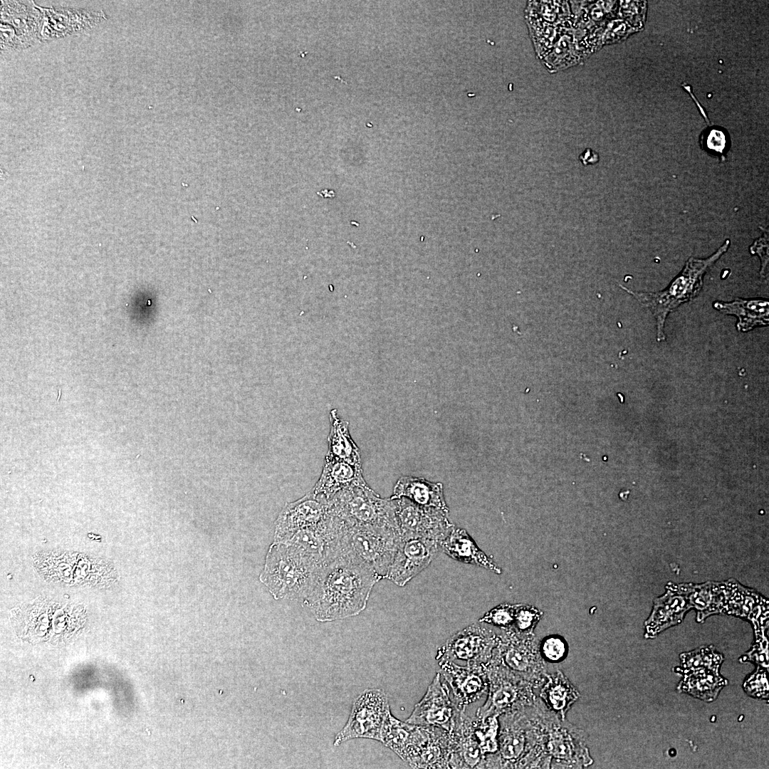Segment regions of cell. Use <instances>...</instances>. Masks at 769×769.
Returning <instances> with one entry per match:
<instances>
[{
	"instance_id": "6da1fadb",
	"label": "cell",
	"mask_w": 769,
	"mask_h": 769,
	"mask_svg": "<svg viewBox=\"0 0 769 769\" xmlns=\"http://www.w3.org/2000/svg\"><path fill=\"white\" fill-rule=\"evenodd\" d=\"M380 580L364 563L338 555L314 572L303 603L319 622L354 617L366 608L372 590Z\"/></svg>"
},
{
	"instance_id": "7a4b0ae2",
	"label": "cell",
	"mask_w": 769,
	"mask_h": 769,
	"mask_svg": "<svg viewBox=\"0 0 769 769\" xmlns=\"http://www.w3.org/2000/svg\"><path fill=\"white\" fill-rule=\"evenodd\" d=\"M730 239L723 244L710 256L705 258L690 257L681 271L664 290L655 292L633 291L624 286L620 287L634 297L644 307L652 313L656 322V340H666L664 325L668 315L681 305L692 300L701 292L703 277L708 270L728 250Z\"/></svg>"
},
{
	"instance_id": "3957f363",
	"label": "cell",
	"mask_w": 769,
	"mask_h": 769,
	"mask_svg": "<svg viewBox=\"0 0 769 769\" xmlns=\"http://www.w3.org/2000/svg\"><path fill=\"white\" fill-rule=\"evenodd\" d=\"M339 520L340 532L338 555L351 557L371 568L381 580L387 578L401 540L399 530L353 525Z\"/></svg>"
},
{
	"instance_id": "277c9868",
	"label": "cell",
	"mask_w": 769,
	"mask_h": 769,
	"mask_svg": "<svg viewBox=\"0 0 769 769\" xmlns=\"http://www.w3.org/2000/svg\"><path fill=\"white\" fill-rule=\"evenodd\" d=\"M318 569L288 543L274 541L260 579L277 600H302Z\"/></svg>"
},
{
	"instance_id": "5b68a950",
	"label": "cell",
	"mask_w": 769,
	"mask_h": 769,
	"mask_svg": "<svg viewBox=\"0 0 769 769\" xmlns=\"http://www.w3.org/2000/svg\"><path fill=\"white\" fill-rule=\"evenodd\" d=\"M329 501L330 513L344 523L399 530L396 499L381 498L367 483L344 489Z\"/></svg>"
},
{
	"instance_id": "8992f818",
	"label": "cell",
	"mask_w": 769,
	"mask_h": 769,
	"mask_svg": "<svg viewBox=\"0 0 769 769\" xmlns=\"http://www.w3.org/2000/svg\"><path fill=\"white\" fill-rule=\"evenodd\" d=\"M389 711L388 699L383 690H365L353 701L349 718L335 736L334 746L358 738L380 741L381 731Z\"/></svg>"
},
{
	"instance_id": "52a82bcc",
	"label": "cell",
	"mask_w": 769,
	"mask_h": 769,
	"mask_svg": "<svg viewBox=\"0 0 769 769\" xmlns=\"http://www.w3.org/2000/svg\"><path fill=\"white\" fill-rule=\"evenodd\" d=\"M486 667L488 679V696L485 703L478 708L476 716H499L507 711L520 708L528 700L525 679L505 667L493 654Z\"/></svg>"
},
{
	"instance_id": "ba28073f",
	"label": "cell",
	"mask_w": 769,
	"mask_h": 769,
	"mask_svg": "<svg viewBox=\"0 0 769 769\" xmlns=\"http://www.w3.org/2000/svg\"><path fill=\"white\" fill-rule=\"evenodd\" d=\"M396 513L401 536H414L441 541L454 526L449 512L419 506L406 498L396 499Z\"/></svg>"
},
{
	"instance_id": "9c48e42d",
	"label": "cell",
	"mask_w": 769,
	"mask_h": 769,
	"mask_svg": "<svg viewBox=\"0 0 769 769\" xmlns=\"http://www.w3.org/2000/svg\"><path fill=\"white\" fill-rule=\"evenodd\" d=\"M498 639L479 622L459 631L437 650L436 659L462 660L468 664H486L491 659Z\"/></svg>"
},
{
	"instance_id": "30bf717a",
	"label": "cell",
	"mask_w": 769,
	"mask_h": 769,
	"mask_svg": "<svg viewBox=\"0 0 769 769\" xmlns=\"http://www.w3.org/2000/svg\"><path fill=\"white\" fill-rule=\"evenodd\" d=\"M441 552V542L420 537L401 536L387 578L403 587L426 569Z\"/></svg>"
},
{
	"instance_id": "8fae6325",
	"label": "cell",
	"mask_w": 769,
	"mask_h": 769,
	"mask_svg": "<svg viewBox=\"0 0 769 769\" xmlns=\"http://www.w3.org/2000/svg\"><path fill=\"white\" fill-rule=\"evenodd\" d=\"M440 674L449 686L452 693V701L461 711L480 699L488 689V679L486 664H468L460 666L455 661L441 659L438 660Z\"/></svg>"
},
{
	"instance_id": "7c38bea8",
	"label": "cell",
	"mask_w": 769,
	"mask_h": 769,
	"mask_svg": "<svg viewBox=\"0 0 769 769\" xmlns=\"http://www.w3.org/2000/svg\"><path fill=\"white\" fill-rule=\"evenodd\" d=\"M329 506L328 499L312 491L287 503L276 520L274 541H286L296 533L317 525L327 517Z\"/></svg>"
},
{
	"instance_id": "4fadbf2b",
	"label": "cell",
	"mask_w": 769,
	"mask_h": 769,
	"mask_svg": "<svg viewBox=\"0 0 769 769\" xmlns=\"http://www.w3.org/2000/svg\"><path fill=\"white\" fill-rule=\"evenodd\" d=\"M447 684L437 673L426 694L414 707L406 722L422 727H438L449 731L459 711L450 698Z\"/></svg>"
},
{
	"instance_id": "5bb4252c",
	"label": "cell",
	"mask_w": 769,
	"mask_h": 769,
	"mask_svg": "<svg viewBox=\"0 0 769 769\" xmlns=\"http://www.w3.org/2000/svg\"><path fill=\"white\" fill-rule=\"evenodd\" d=\"M690 609L683 584L669 583L666 592L654 600L652 612L644 622V637L654 638L667 628L681 623Z\"/></svg>"
},
{
	"instance_id": "9a60e30c",
	"label": "cell",
	"mask_w": 769,
	"mask_h": 769,
	"mask_svg": "<svg viewBox=\"0 0 769 769\" xmlns=\"http://www.w3.org/2000/svg\"><path fill=\"white\" fill-rule=\"evenodd\" d=\"M449 732L453 747L449 768H483L486 755L474 731V718L459 711Z\"/></svg>"
},
{
	"instance_id": "2e32d148",
	"label": "cell",
	"mask_w": 769,
	"mask_h": 769,
	"mask_svg": "<svg viewBox=\"0 0 769 769\" xmlns=\"http://www.w3.org/2000/svg\"><path fill=\"white\" fill-rule=\"evenodd\" d=\"M427 734L426 727L398 720L389 711L381 731L380 742L409 764L417 755Z\"/></svg>"
},
{
	"instance_id": "e0dca14e",
	"label": "cell",
	"mask_w": 769,
	"mask_h": 769,
	"mask_svg": "<svg viewBox=\"0 0 769 769\" xmlns=\"http://www.w3.org/2000/svg\"><path fill=\"white\" fill-rule=\"evenodd\" d=\"M362 472V466L325 458L320 476L311 491L330 500L344 489L367 483Z\"/></svg>"
},
{
	"instance_id": "ac0fdd59",
	"label": "cell",
	"mask_w": 769,
	"mask_h": 769,
	"mask_svg": "<svg viewBox=\"0 0 769 769\" xmlns=\"http://www.w3.org/2000/svg\"><path fill=\"white\" fill-rule=\"evenodd\" d=\"M441 552L457 561L476 565L496 574L502 572L498 565L477 546L465 529L454 525L441 541Z\"/></svg>"
},
{
	"instance_id": "d6986e66",
	"label": "cell",
	"mask_w": 769,
	"mask_h": 769,
	"mask_svg": "<svg viewBox=\"0 0 769 769\" xmlns=\"http://www.w3.org/2000/svg\"><path fill=\"white\" fill-rule=\"evenodd\" d=\"M691 608L696 610L697 622L708 616L726 613L729 595V582H707L703 584L683 583Z\"/></svg>"
},
{
	"instance_id": "ffe728a7",
	"label": "cell",
	"mask_w": 769,
	"mask_h": 769,
	"mask_svg": "<svg viewBox=\"0 0 769 769\" xmlns=\"http://www.w3.org/2000/svg\"><path fill=\"white\" fill-rule=\"evenodd\" d=\"M713 307L724 314L736 317V326L739 332H748L769 324V301L764 298H736L731 302L716 300Z\"/></svg>"
},
{
	"instance_id": "44dd1931",
	"label": "cell",
	"mask_w": 769,
	"mask_h": 769,
	"mask_svg": "<svg viewBox=\"0 0 769 769\" xmlns=\"http://www.w3.org/2000/svg\"><path fill=\"white\" fill-rule=\"evenodd\" d=\"M427 738L415 758L412 768H449L453 747L449 732L438 727H426Z\"/></svg>"
},
{
	"instance_id": "7402d4cb",
	"label": "cell",
	"mask_w": 769,
	"mask_h": 769,
	"mask_svg": "<svg viewBox=\"0 0 769 769\" xmlns=\"http://www.w3.org/2000/svg\"><path fill=\"white\" fill-rule=\"evenodd\" d=\"M402 497L419 506L438 508L449 512L441 483H432L423 478L402 476L396 483L390 498Z\"/></svg>"
},
{
	"instance_id": "603a6c76",
	"label": "cell",
	"mask_w": 769,
	"mask_h": 769,
	"mask_svg": "<svg viewBox=\"0 0 769 769\" xmlns=\"http://www.w3.org/2000/svg\"><path fill=\"white\" fill-rule=\"evenodd\" d=\"M330 420L328 449L325 458L362 466L360 451L350 436L348 422L340 417L335 409L330 411Z\"/></svg>"
},
{
	"instance_id": "cb8c5ba5",
	"label": "cell",
	"mask_w": 769,
	"mask_h": 769,
	"mask_svg": "<svg viewBox=\"0 0 769 769\" xmlns=\"http://www.w3.org/2000/svg\"><path fill=\"white\" fill-rule=\"evenodd\" d=\"M727 684V680L719 673L702 669L684 672L677 689L704 701L711 702Z\"/></svg>"
},
{
	"instance_id": "d4e9b609",
	"label": "cell",
	"mask_w": 769,
	"mask_h": 769,
	"mask_svg": "<svg viewBox=\"0 0 769 769\" xmlns=\"http://www.w3.org/2000/svg\"><path fill=\"white\" fill-rule=\"evenodd\" d=\"M542 696L549 708L563 718L571 705L578 699L580 694L563 674L558 672L549 678L542 690Z\"/></svg>"
},
{
	"instance_id": "484cf974",
	"label": "cell",
	"mask_w": 769,
	"mask_h": 769,
	"mask_svg": "<svg viewBox=\"0 0 769 769\" xmlns=\"http://www.w3.org/2000/svg\"><path fill=\"white\" fill-rule=\"evenodd\" d=\"M723 660V655L716 652L713 646H702L680 655L681 663L680 671L684 673L703 669L719 673V669Z\"/></svg>"
},
{
	"instance_id": "4316f807",
	"label": "cell",
	"mask_w": 769,
	"mask_h": 769,
	"mask_svg": "<svg viewBox=\"0 0 769 769\" xmlns=\"http://www.w3.org/2000/svg\"><path fill=\"white\" fill-rule=\"evenodd\" d=\"M517 605L501 604L486 612L478 622L503 629L512 628Z\"/></svg>"
},
{
	"instance_id": "83f0119b",
	"label": "cell",
	"mask_w": 769,
	"mask_h": 769,
	"mask_svg": "<svg viewBox=\"0 0 769 769\" xmlns=\"http://www.w3.org/2000/svg\"><path fill=\"white\" fill-rule=\"evenodd\" d=\"M540 651L544 659L556 663L563 661L567 656L568 647L565 640L558 635H550L543 639Z\"/></svg>"
},
{
	"instance_id": "f1b7e54d",
	"label": "cell",
	"mask_w": 769,
	"mask_h": 769,
	"mask_svg": "<svg viewBox=\"0 0 769 769\" xmlns=\"http://www.w3.org/2000/svg\"><path fill=\"white\" fill-rule=\"evenodd\" d=\"M542 614V612L533 606L517 605L512 628L519 633L530 632Z\"/></svg>"
},
{
	"instance_id": "f546056e",
	"label": "cell",
	"mask_w": 769,
	"mask_h": 769,
	"mask_svg": "<svg viewBox=\"0 0 769 769\" xmlns=\"http://www.w3.org/2000/svg\"><path fill=\"white\" fill-rule=\"evenodd\" d=\"M744 690L750 696L765 699L768 696V684L766 672L758 667V669L746 680Z\"/></svg>"
},
{
	"instance_id": "4dcf8cb0",
	"label": "cell",
	"mask_w": 769,
	"mask_h": 769,
	"mask_svg": "<svg viewBox=\"0 0 769 769\" xmlns=\"http://www.w3.org/2000/svg\"><path fill=\"white\" fill-rule=\"evenodd\" d=\"M704 148L717 155H722L727 147L726 133L718 128H711L702 136Z\"/></svg>"
},
{
	"instance_id": "1f68e13d",
	"label": "cell",
	"mask_w": 769,
	"mask_h": 769,
	"mask_svg": "<svg viewBox=\"0 0 769 769\" xmlns=\"http://www.w3.org/2000/svg\"><path fill=\"white\" fill-rule=\"evenodd\" d=\"M765 237L766 236H763L755 241L750 248V253L757 254L760 258L761 268L760 274L763 277H765L766 274H768V237Z\"/></svg>"
},
{
	"instance_id": "d6a6232c",
	"label": "cell",
	"mask_w": 769,
	"mask_h": 769,
	"mask_svg": "<svg viewBox=\"0 0 769 769\" xmlns=\"http://www.w3.org/2000/svg\"><path fill=\"white\" fill-rule=\"evenodd\" d=\"M597 155L590 149H587L580 156V160L584 165L596 164L598 162Z\"/></svg>"
},
{
	"instance_id": "836d02e7",
	"label": "cell",
	"mask_w": 769,
	"mask_h": 769,
	"mask_svg": "<svg viewBox=\"0 0 769 769\" xmlns=\"http://www.w3.org/2000/svg\"><path fill=\"white\" fill-rule=\"evenodd\" d=\"M320 193H323V197H324L325 198H327V197H331V198H333V197H335V192H334V191H333V190H331V191H328V189H325V190L321 191V192H320Z\"/></svg>"
}]
</instances>
